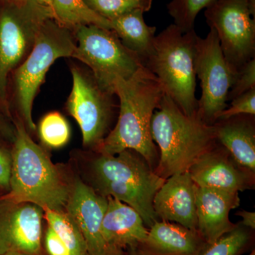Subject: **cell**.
<instances>
[{
    "label": "cell",
    "mask_w": 255,
    "mask_h": 255,
    "mask_svg": "<svg viewBox=\"0 0 255 255\" xmlns=\"http://www.w3.org/2000/svg\"><path fill=\"white\" fill-rule=\"evenodd\" d=\"M214 0H171L167 11L174 19V24L183 32L194 29L196 18L201 10L206 9Z\"/></svg>",
    "instance_id": "cell-26"
},
{
    "label": "cell",
    "mask_w": 255,
    "mask_h": 255,
    "mask_svg": "<svg viewBox=\"0 0 255 255\" xmlns=\"http://www.w3.org/2000/svg\"><path fill=\"white\" fill-rule=\"evenodd\" d=\"M206 23L217 33L233 75L255 58V10L246 0H214L206 8Z\"/></svg>",
    "instance_id": "cell-10"
},
{
    "label": "cell",
    "mask_w": 255,
    "mask_h": 255,
    "mask_svg": "<svg viewBox=\"0 0 255 255\" xmlns=\"http://www.w3.org/2000/svg\"><path fill=\"white\" fill-rule=\"evenodd\" d=\"M53 17L73 30L80 25H96L111 30L110 21L92 11L84 0H51Z\"/></svg>",
    "instance_id": "cell-21"
},
{
    "label": "cell",
    "mask_w": 255,
    "mask_h": 255,
    "mask_svg": "<svg viewBox=\"0 0 255 255\" xmlns=\"http://www.w3.org/2000/svg\"><path fill=\"white\" fill-rule=\"evenodd\" d=\"M197 189L188 172L167 178L153 199L154 210L158 219L197 231Z\"/></svg>",
    "instance_id": "cell-15"
},
{
    "label": "cell",
    "mask_w": 255,
    "mask_h": 255,
    "mask_svg": "<svg viewBox=\"0 0 255 255\" xmlns=\"http://www.w3.org/2000/svg\"><path fill=\"white\" fill-rule=\"evenodd\" d=\"M43 218L44 211L38 206L8 201L0 212V255L10 251L41 255Z\"/></svg>",
    "instance_id": "cell-12"
},
{
    "label": "cell",
    "mask_w": 255,
    "mask_h": 255,
    "mask_svg": "<svg viewBox=\"0 0 255 255\" xmlns=\"http://www.w3.org/2000/svg\"><path fill=\"white\" fill-rule=\"evenodd\" d=\"M206 242L198 231L167 221H156L137 246L145 255H196Z\"/></svg>",
    "instance_id": "cell-19"
},
{
    "label": "cell",
    "mask_w": 255,
    "mask_h": 255,
    "mask_svg": "<svg viewBox=\"0 0 255 255\" xmlns=\"http://www.w3.org/2000/svg\"><path fill=\"white\" fill-rule=\"evenodd\" d=\"M92 173L93 189L101 195L130 206L147 227L159 221L153 199L166 179L157 175L141 155L131 150L114 155L99 152L92 162Z\"/></svg>",
    "instance_id": "cell-4"
},
{
    "label": "cell",
    "mask_w": 255,
    "mask_h": 255,
    "mask_svg": "<svg viewBox=\"0 0 255 255\" xmlns=\"http://www.w3.org/2000/svg\"><path fill=\"white\" fill-rule=\"evenodd\" d=\"M144 11L133 10L111 20V30L126 48L137 55L142 64L152 51L157 28L145 23Z\"/></svg>",
    "instance_id": "cell-20"
},
{
    "label": "cell",
    "mask_w": 255,
    "mask_h": 255,
    "mask_svg": "<svg viewBox=\"0 0 255 255\" xmlns=\"http://www.w3.org/2000/svg\"><path fill=\"white\" fill-rule=\"evenodd\" d=\"M45 247L49 255H70L61 238L48 226L45 235Z\"/></svg>",
    "instance_id": "cell-29"
},
{
    "label": "cell",
    "mask_w": 255,
    "mask_h": 255,
    "mask_svg": "<svg viewBox=\"0 0 255 255\" xmlns=\"http://www.w3.org/2000/svg\"><path fill=\"white\" fill-rule=\"evenodd\" d=\"M73 32L75 49L72 58L87 67L100 86L110 93L115 95L114 83L117 79L131 78L143 65L112 30L96 25H80Z\"/></svg>",
    "instance_id": "cell-8"
},
{
    "label": "cell",
    "mask_w": 255,
    "mask_h": 255,
    "mask_svg": "<svg viewBox=\"0 0 255 255\" xmlns=\"http://www.w3.org/2000/svg\"><path fill=\"white\" fill-rule=\"evenodd\" d=\"M240 115H255V89L231 101V107L222 111L216 117V122Z\"/></svg>",
    "instance_id": "cell-28"
},
{
    "label": "cell",
    "mask_w": 255,
    "mask_h": 255,
    "mask_svg": "<svg viewBox=\"0 0 255 255\" xmlns=\"http://www.w3.org/2000/svg\"><path fill=\"white\" fill-rule=\"evenodd\" d=\"M70 71L73 87L66 110L80 127L84 147L97 150L110 132L115 95L101 87L88 68L74 65Z\"/></svg>",
    "instance_id": "cell-9"
},
{
    "label": "cell",
    "mask_w": 255,
    "mask_h": 255,
    "mask_svg": "<svg viewBox=\"0 0 255 255\" xmlns=\"http://www.w3.org/2000/svg\"><path fill=\"white\" fill-rule=\"evenodd\" d=\"M52 10L36 0H0V107L8 112L10 75L29 54Z\"/></svg>",
    "instance_id": "cell-7"
},
{
    "label": "cell",
    "mask_w": 255,
    "mask_h": 255,
    "mask_svg": "<svg viewBox=\"0 0 255 255\" xmlns=\"http://www.w3.org/2000/svg\"><path fill=\"white\" fill-rule=\"evenodd\" d=\"M40 4L44 5V6H48L51 9V0H36ZM53 12V11H52Z\"/></svg>",
    "instance_id": "cell-34"
},
{
    "label": "cell",
    "mask_w": 255,
    "mask_h": 255,
    "mask_svg": "<svg viewBox=\"0 0 255 255\" xmlns=\"http://www.w3.org/2000/svg\"><path fill=\"white\" fill-rule=\"evenodd\" d=\"M255 116L240 115L214 124L215 137L240 167L255 174Z\"/></svg>",
    "instance_id": "cell-18"
},
{
    "label": "cell",
    "mask_w": 255,
    "mask_h": 255,
    "mask_svg": "<svg viewBox=\"0 0 255 255\" xmlns=\"http://www.w3.org/2000/svg\"><path fill=\"white\" fill-rule=\"evenodd\" d=\"M194 66L201 88L196 117L207 125H213L217 116L228 107V92L234 79L213 28H210L206 38L198 36Z\"/></svg>",
    "instance_id": "cell-11"
},
{
    "label": "cell",
    "mask_w": 255,
    "mask_h": 255,
    "mask_svg": "<svg viewBox=\"0 0 255 255\" xmlns=\"http://www.w3.org/2000/svg\"><path fill=\"white\" fill-rule=\"evenodd\" d=\"M218 143L201 156L188 170L198 187L243 191L253 187L254 174L240 167Z\"/></svg>",
    "instance_id": "cell-14"
},
{
    "label": "cell",
    "mask_w": 255,
    "mask_h": 255,
    "mask_svg": "<svg viewBox=\"0 0 255 255\" xmlns=\"http://www.w3.org/2000/svg\"><path fill=\"white\" fill-rule=\"evenodd\" d=\"M114 93L119 100L118 121L97 150L113 155L133 150L155 171L158 154L151 134V121L165 95L163 87L142 65L131 78L117 79Z\"/></svg>",
    "instance_id": "cell-1"
},
{
    "label": "cell",
    "mask_w": 255,
    "mask_h": 255,
    "mask_svg": "<svg viewBox=\"0 0 255 255\" xmlns=\"http://www.w3.org/2000/svg\"><path fill=\"white\" fill-rule=\"evenodd\" d=\"M128 250V255H145L137 247H130Z\"/></svg>",
    "instance_id": "cell-33"
},
{
    "label": "cell",
    "mask_w": 255,
    "mask_h": 255,
    "mask_svg": "<svg viewBox=\"0 0 255 255\" xmlns=\"http://www.w3.org/2000/svg\"><path fill=\"white\" fill-rule=\"evenodd\" d=\"M97 14L111 21L133 10L150 11L152 0H84Z\"/></svg>",
    "instance_id": "cell-25"
},
{
    "label": "cell",
    "mask_w": 255,
    "mask_h": 255,
    "mask_svg": "<svg viewBox=\"0 0 255 255\" xmlns=\"http://www.w3.org/2000/svg\"><path fill=\"white\" fill-rule=\"evenodd\" d=\"M238 216H241L242 225L245 227L255 230V213L252 211H241L237 213Z\"/></svg>",
    "instance_id": "cell-31"
},
{
    "label": "cell",
    "mask_w": 255,
    "mask_h": 255,
    "mask_svg": "<svg viewBox=\"0 0 255 255\" xmlns=\"http://www.w3.org/2000/svg\"><path fill=\"white\" fill-rule=\"evenodd\" d=\"M249 255H255V250H253V251H252L251 253H250Z\"/></svg>",
    "instance_id": "cell-37"
},
{
    "label": "cell",
    "mask_w": 255,
    "mask_h": 255,
    "mask_svg": "<svg viewBox=\"0 0 255 255\" xmlns=\"http://www.w3.org/2000/svg\"><path fill=\"white\" fill-rule=\"evenodd\" d=\"M0 255H31L26 254V253H19V252L10 251L5 253L4 254Z\"/></svg>",
    "instance_id": "cell-35"
},
{
    "label": "cell",
    "mask_w": 255,
    "mask_h": 255,
    "mask_svg": "<svg viewBox=\"0 0 255 255\" xmlns=\"http://www.w3.org/2000/svg\"><path fill=\"white\" fill-rule=\"evenodd\" d=\"M15 124L11 174L7 201L31 203L43 210L65 211L72 184L33 141L22 122Z\"/></svg>",
    "instance_id": "cell-2"
},
{
    "label": "cell",
    "mask_w": 255,
    "mask_h": 255,
    "mask_svg": "<svg viewBox=\"0 0 255 255\" xmlns=\"http://www.w3.org/2000/svg\"><path fill=\"white\" fill-rule=\"evenodd\" d=\"M253 230L237 225L214 243H205L196 255H241L253 244Z\"/></svg>",
    "instance_id": "cell-23"
},
{
    "label": "cell",
    "mask_w": 255,
    "mask_h": 255,
    "mask_svg": "<svg viewBox=\"0 0 255 255\" xmlns=\"http://www.w3.org/2000/svg\"><path fill=\"white\" fill-rule=\"evenodd\" d=\"M11 174V154L0 147V188L9 190Z\"/></svg>",
    "instance_id": "cell-30"
},
{
    "label": "cell",
    "mask_w": 255,
    "mask_h": 255,
    "mask_svg": "<svg viewBox=\"0 0 255 255\" xmlns=\"http://www.w3.org/2000/svg\"><path fill=\"white\" fill-rule=\"evenodd\" d=\"M107 201L108 205L101 228L107 246L123 250L142 244L148 230L141 216L118 199L108 196Z\"/></svg>",
    "instance_id": "cell-17"
},
{
    "label": "cell",
    "mask_w": 255,
    "mask_h": 255,
    "mask_svg": "<svg viewBox=\"0 0 255 255\" xmlns=\"http://www.w3.org/2000/svg\"><path fill=\"white\" fill-rule=\"evenodd\" d=\"M253 89H255V58L245 64L235 75L228 92V102Z\"/></svg>",
    "instance_id": "cell-27"
},
{
    "label": "cell",
    "mask_w": 255,
    "mask_h": 255,
    "mask_svg": "<svg viewBox=\"0 0 255 255\" xmlns=\"http://www.w3.org/2000/svg\"><path fill=\"white\" fill-rule=\"evenodd\" d=\"M251 5L252 8L255 10V0H246Z\"/></svg>",
    "instance_id": "cell-36"
},
{
    "label": "cell",
    "mask_w": 255,
    "mask_h": 255,
    "mask_svg": "<svg viewBox=\"0 0 255 255\" xmlns=\"http://www.w3.org/2000/svg\"><path fill=\"white\" fill-rule=\"evenodd\" d=\"M38 135L46 147L60 148L66 145L70 140V126L59 112H50L45 115L40 122Z\"/></svg>",
    "instance_id": "cell-24"
},
{
    "label": "cell",
    "mask_w": 255,
    "mask_h": 255,
    "mask_svg": "<svg viewBox=\"0 0 255 255\" xmlns=\"http://www.w3.org/2000/svg\"><path fill=\"white\" fill-rule=\"evenodd\" d=\"M151 134L160 150L155 172L164 179L188 172L218 143L213 125L187 117L166 94L152 115Z\"/></svg>",
    "instance_id": "cell-3"
},
{
    "label": "cell",
    "mask_w": 255,
    "mask_h": 255,
    "mask_svg": "<svg viewBox=\"0 0 255 255\" xmlns=\"http://www.w3.org/2000/svg\"><path fill=\"white\" fill-rule=\"evenodd\" d=\"M240 203L237 191L198 187L197 231L206 243H214L236 228L237 225L230 221L229 214L237 209Z\"/></svg>",
    "instance_id": "cell-16"
},
{
    "label": "cell",
    "mask_w": 255,
    "mask_h": 255,
    "mask_svg": "<svg viewBox=\"0 0 255 255\" xmlns=\"http://www.w3.org/2000/svg\"><path fill=\"white\" fill-rule=\"evenodd\" d=\"M103 255H124V252L121 248L108 246Z\"/></svg>",
    "instance_id": "cell-32"
},
{
    "label": "cell",
    "mask_w": 255,
    "mask_h": 255,
    "mask_svg": "<svg viewBox=\"0 0 255 255\" xmlns=\"http://www.w3.org/2000/svg\"><path fill=\"white\" fill-rule=\"evenodd\" d=\"M107 205V197L80 179L72 184L65 211L80 229L90 255H103L108 247L101 232Z\"/></svg>",
    "instance_id": "cell-13"
},
{
    "label": "cell",
    "mask_w": 255,
    "mask_h": 255,
    "mask_svg": "<svg viewBox=\"0 0 255 255\" xmlns=\"http://www.w3.org/2000/svg\"><path fill=\"white\" fill-rule=\"evenodd\" d=\"M198 35L169 25L155 36L152 51L142 65L153 74L166 95L187 117H196V75L194 58Z\"/></svg>",
    "instance_id": "cell-5"
},
{
    "label": "cell",
    "mask_w": 255,
    "mask_h": 255,
    "mask_svg": "<svg viewBox=\"0 0 255 255\" xmlns=\"http://www.w3.org/2000/svg\"><path fill=\"white\" fill-rule=\"evenodd\" d=\"M75 49L73 31L50 18L41 26L26 59L10 75L11 100L18 120L22 122L29 133L36 130L32 110L47 73L59 58H72Z\"/></svg>",
    "instance_id": "cell-6"
},
{
    "label": "cell",
    "mask_w": 255,
    "mask_h": 255,
    "mask_svg": "<svg viewBox=\"0 0 255 255\" xmlns=\"http://www.w3.org/2000/svg\"><path fill=\"white\" fill-rule=\"evenodd\" d=\"M43 211L48 226L61 238L70 255H90L80 229L65 211Z\"/></svg>",
    "instance_id": "cell-22"
}]
</instances>
